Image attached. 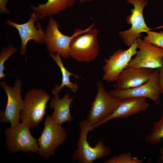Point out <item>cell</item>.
<instances>
[{"mask_svg":"<svg viewBox=\"0 0 163 163\" xmlns=\"http://www.w3.org/2000/svg\"><path fill=\"white\" fill-rule=\"evenodd\" d=\"M154 70L145 68L126 67L118 75L116 88L125 89L140 85L148 81Z\"/></svg>","mask_w":163,"mask_h":163,"instance_id":"5bb4252c","label":"cell"},{"mask_svg":"<svg viewBox=\"0 0 163 163\" xmlns=\"http://www.w3.org/2000/svg\"><path fill=\"white\" fill-rule=\"evenodd\" d=\"M42 134L37 139L40 149L39 155L47 158L54 155L56 149L67 139L66 131L61 125L55 123L48 115L44 122Z\"/></svg>","mask_w":163,"mask_h":163,"instance_id":"8992f818","label":"cell"},{"mask_svg":"<svg viewBox=\"0 0 163 163\" xmlns=\"http://www.w3.org/2000/svg\"><path fill=\"white\" fill-rule=\"evenodd\" d=\"M145 97H129L120 101L115 110L101 124L114 118L125 119L146 110L149 107Z\"/></svg>","mask_w":163,"mask_h":163,"instance_id":"9a60e30c","label":"cell"},{"mask_svg":"<svg viewBox=\"0 0 163 163\" xmlns=\"http://www.w3.org/2000/svg\"><path fill=\"white\" fill-rule=\"evenodd\" d=\"M94 22L87 28L82 30L76 28L70 36L63 34L59 29V25L57 21L52 16L50 17L46 28L44 44L49 54L58 53L63 58H69L70 56L69 45L72 40L75 37L85 34L95 26Z\"/></svg>","mask_w":163,"mask_h":163,"instance_id":"3957f363","label":"cell"},{"mask_svg":"<svg viewBox=\"0 0 163 163\" xmlns=\"http://www.w3.org/2000/svg\"><path fill=\"white\" fill-rule=\"evenodd\" d=\"M0 85L8 97L5 110L0 112V121L2 123H10L11 127H15L20 123V113L24 106L21 96L22 82L17 77L12 87L7 85L4 80L0 82Z\"/></svg>","mask_w":163,"mask_h":163,"instance_id":"ba28073f","label":"cell"},{"mask_svg":"<svg viewBox=\"0 0 163 163\" xmlns=\"http://www.w3.org/2000/svg\"><path fill=\"white\" fill-rule=\"evenodd\" d=\"M38 19L34 12L31 13L29 19L23 24H17L11 20L7 19L5 23L6 25H10L14 27L18 31L21 40V46L20 50V54L24 55L26 54V45L27 42L33 40L39 43H44L45 33L43 31L40 23L37 24V27L34 22Z\"/></svg>","mask_w":163,"mask_h":163,"instance_id":"4fadbf2b","label":"cell"},{"mask_svg":"<svg viewBox=\"0 0 163 163\" xmlns=\"http://www.w3.org/2000/svg\"><path fill=\"white\" fill-rule=\"evenodd\" d=\"M79 125L80 129V136L77 143V149L72 156V161L79 163H92L110 153V148L105 145L103 140L98 141L94 147L90 146L87 141V136L88 133L92 131L94 128L86 119L80 121Z\"/></svg>","mask_w":163,"mask_h":163,"instance_id":"7a4b0ae2","label":"cell"},{"mask_svg":"<svg viewBox=\"0 0 163 163\" xmlns=\"http://www.w3.org/2000/svg\"><path fill=\"white\" fill-rule=\"evenodd\" d=\"M76 1L77 0H48L45 4H37V6L31 5V7L38 19H42L72 7Z\"/></svg>","mask_w":163,"mask_h":163,"instance_id":"e0dca14e","label":"cell"},{"mask_svg":"<svg viewBox=\"0 0 163 163\" xmlns=\"http://www.w3.org/2000/svg\"><path fill=\"white\" fill-rule=\"evenodd\" d=\"M127 2L134 6V8L131 10V13L126 19L127 23L131 24V27L128 30L120 31L119 34L123 43L129 47L140 37L141 33H147L151 29L145 24L143 15V8L148 4V1L146 0H127Z\"/></svg>","mask_w":163,"mask_h":163,"instance_id":"30bf717a","label":"cell"},{"mask_svg":"<svg viewBox=\"0 0 163 163\" xmlns=\"http://www.w3.org/2000/svg\"><path fill=\"white\" fill-rule=\"evenodd\" d=\"M60 68L62 74V82L61 84L56 85L53 89L52 93L54 95L58 94L61 89L64 86L69 88L73 93H75L78 88V85L72 82L70 79V76L73 75L76 78H81L78 75L69 71L64 66L61 58V56L58 53L49 54Z\"/></svg>","mask_w":163,"mask_h":163,"instance_id":"ac0fdd59","label":"cell"},{"mask_svg":"<svg viewBox=\"0 0 163 163\" xmlns=\"http://www.w3.org/2000/svg\"><path fill=\"white\" fill-rule=\"evenodd\" d=\"M137 47L139 50L126 67L154 69L163 66V48L156 46L140 38L138 41Z\"/></svg>","mask_w":163,"mask_h":163,"instance_id":"7c38bea8","label":"cell"},{"mask_svg":"<svg viewBox=\"0 0 163 163\" xmlns=\"http://www.w3.org/2000/svg\"><path fill=\"white\" fill-rule=\"evenodd\" d=\"M30 129L23 122L20 123L15 127L5 129V141L7 149L9 152H38L40 148L37 139L32 136Z\"/></svg>","mask_w":163,"mask_h":163,"instance_id":"52a82bcc","label":"cell"},{"mask_svg":"<svg viewBox=\"0 0 163 163\" xmlns=\"http://www.w3.org/2000/svg\"><path fill=\"white\" fill-rule=\"evenodd\" d=\"M95 0H79V2L81 4H82L87 2H92Z\"/></svg>","mask_w":163,"mask_h":163,"instance_id":"484cf974","label":"cell"},{"mask_svg":"<svg viewBox=\"0 0 163 163\" xmlns=\"http://www.w3.org/2000/svg\"><path fill=\"white\" fill-rule=\"evenodd\" d=\"M97 93L94 100L91 102V107L86 119L94 128L101 126L102 122L116 109L120 101L107 92L101 82H97Z\"/></svg>","mask_w":163,"mask_h":163,"instance_id":"277c9868","label":"cell"},{"mask_svg":"<svg viewBox=\"0 0 163 163\" xmlns=\"http://www.w3.org/2000/svg\"><path fill=\"white\" fill-rule=\"evenodd\" d=\"M69 93L60 98L58 94L54 95L51 99L49 107L54 110L50 117L53 121L57 124L61 125L64 123L71 122L73 120L70 111V104L74 97H70Z\"/></svg>","mask_w":163,"mask_h":163,"instance_id":"2e32d148","label":"cell"},{"mask_svg":"<svg viewBox=\"0 0 163 163\" xmlns=\"http://www.w3.org/2000/svg\"><path fill=\"white\" fill-rule=\"evenodd\" d=\"M144 40L156 46L163 48V32H157L150 30L147 33Z\"/></svg>","mask_w":163,"mask_h":163,"instance_id":"7402d4cb","label":"cell"},{"mask_svg":"<svg viewBox=\"0 0 163 163\" xmlns=\"http://www.w3.org/2000/svg\"><path fill=\"white\" fill-rule=\"evenodd\" d=\"M140 38L139 37L128 49L116 51L108 59H104L103 80L108 82H116L119 75L126 67L132 57L136 54L138 41Z\"/></svg>","mask_w":163,"mask_h":163,"instance_id":"8fae6325","label":"cell"},{"mask_svg":"<svg viewBox=\"0 0 163 163\" xmlns=\"http://www.w3.org/2000/svg\"><path fill=\"white\" fill-rule=\"evenodd\" d=\"M50 99L49 94L41 89L33 88L27 91L20 120L30 129L37 126L44 119L46 104Z\"/></svg>","mask_w":163,"mask_h":163,"instance_id":"6da1fadb","label":"cell"},{"mask_svg":"<svg viewBox=\"0 0 163 163\" xmlns=\"http://www.w3.org/2000/svg\"><path fill=\"white\" fill-rule=\"evenodd\" d=\"M158 80L161 93H163V66L158 68Z\"/></svg>","mask_w":163,"mask_h":163,"instance_id":"603a6c76","label":"cell"},{"mask_svg":"<svg viewBox=\"0 0 163 163\" xmlns=\"http://www.w3.org/2000/svg\"><path fill=\"white\" fill-rule=\"evenodd\" d=\"M17 48H14L9 43L7 48L3 47L0 53V78L5 77V75L3 72L5 70L4 63L9 57L17 51Z\"/></svg>","mask_w":163,"mask_h":163,"instance_id":"44dd1931","label":"cell"},{"mask_svg":"<svg viewBox=\"0 0 163 163\" xmlns=\"http://www.w3.org/2000/svg\"><path fill=\"white\" fill-rule=\"evenodd\" d=\"M114 97L121 100L129 97H145L150 98L157 105L160 104L161 90L158 68L154 69L148 81L138 86L125 89L116 88L110 91Z\"/></svg>","mask_w":163,"mask_h":163,"instance_id":"9c48e42d","label":"cell"},{"mask_svg":"<svg viewBox=\"0 0 163 163\" xmlns=\"http://www.w3.org/2000/svg\"><path fill=\"white\" fill-rule=\"evenodd\" d=\"M144 161L142 159L137 157L132 158L130 152H122L118 155L112 157L104 161V163H142Z\"/></svg>","mask_w":163,"mask_h":163,"instance_id":"ffe728a7","label":"cell"},{"mask_svg":"<svg viewBox=\"0 0 163 163\" xmlns=\"http://www.w3.org/2000/svg\"><path fill=\"white\" fill-rule=\"evenodd\" d=\"M153 124L150 133L145 137L144 141L147 143L155 145L161 142L163 138V109L160 120Z\"/></svg>","mask_w":163,"mask_h":163,"instance_id":"d6986e66","label":"cell"},{"mask_svg":"<svg viewBox=\"0 0 163 163\" xmlns=\"http://www.w3.org/2000/svg\"><path fill=\"white\" fill-rule=\"evenodd\" d=\"M99 30L95 27L88 32L74 37L69 45L70 57L78 61L89 62L97 57L99 51Z\"/></svg>","mask_w":163,"mask_h":163,"instance_id":"5b68a950","label":"cell"},{"mask_svg":"<svg viewBox=\"0 0 163 163\" xmlns=\"http://www.w3.org/2000/svg\"><path fill=\"white\" fill-rule=\"evenodd\" d=\"M160 152L161 154V155L159 158V160L163 163V146L160 149Z\"/></svg>","mask_w":163,"mask_h":163,"instance_id":"d4e9b609","label":"cell"},{"mask_svg":"<svg viewBox=\"0 0 163 163\" xmlns=\"http://www.w3.org/2000/svg\"><path fill=\"white\" fill-rule=\"evenodd\" d=\"M7 2V0H0V11L1 13L9 14L6 6Z\"/></svg>","mask_w":163,"mask_h":163,"instance_id":"cb8c5ba5","label":"cell"}]
</instances>
